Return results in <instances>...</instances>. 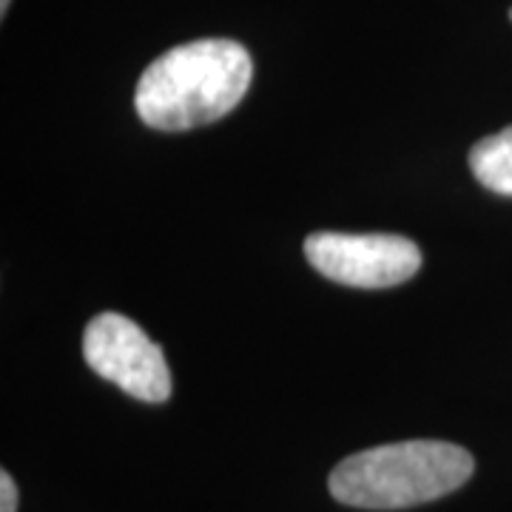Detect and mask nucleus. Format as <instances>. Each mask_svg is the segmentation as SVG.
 <instances>
[{
  "mask_svg": "<svg viewBox=\"0 0 512 512\" xmlns=\"http://www.w3.org/2000/svg\"><path fill=\"white\" fill-rule=\"evenodd\" d=\"M510 20H512V9H510Z\"/></svg>",
  "mask_w": 512,
  "mask_h": 512,
  "instance_id": "obj_8",
  "label": "nucleus"
},
{
  "mask_svg": "<svg viewBox=\"0 0 512 512\" xmlns=\"http://www.w3.org/2000/svg\"><path fill=\"white\" fill-rule=\"evenodd\" d=\"M305 256L322 276L362 291L402 285L421 268L419 245L399 234L319 231L305 239Z\"/></svg>",
  "mask_w": 512,
  "mask_h": 512,
  "instance_id": "obj_4",
  "label": "nucleus"
},
{
  "mask_svg": "<svg viewBox=\"0 0 512 512\" xmlns=\"http://www.w3.org/2000/svg\"><path fill=\"white\" fill-rule=\"evenodd\" d=\"M470 168L484 188L512 197V126L478 140L470 151Z\"/></svg>",
  "mask_w": 512,
  "mask_h": 512,
  "instance_id": "obj_5",
  "label": "nucleus"
},
{
  "mask_svg": "<svg viewBox=\"0 0 512 512\" xmlns=\"http://www.w3.org/2000/svg\"><path fill=\"white\" fill-rule=\"evenodd\" d=\"M9 3H12V0H0V12H3V15H6V9H9Z\"/></svg>",
  "mask_w": 512,
  "mask_h": 512,
  "instance_id": "obj_7",
  "label": "nucleus"
},
{
  "mask_svg": "<svg viewBox=\"0 0 512 512\" xmlns=\"http://www.w3.org/2000/svg\"><path fill=\"white\" fill-rule=\"evenodd\" d=\"M476 470L473 456L450 441H399L353 453L330 473V495L359 510H407L456 493Z\"/></svg>",
  "mask_w": 512,
  "mask_h": 512,
  "instance_id": "obj_2",
  "label": "nucleus"
},
{
  "mask_svg": "<svg viewBox=\"0 0 512 512\" xmlns=\"http://www.w3.org/2000/svg\"><path fill=\"white\" fill-rule=\"evenodd\" d=\"M251 74V55L237 40L208 37L183 43L143 72L134 89V109L157 131L208 126L237 109Z\"/></svg>",
  "mask_w": 512,
  "mask_h": 512,
  "instance_id": "obj_1",
  "label": "nucleus"
},
{
  "mask_svg": "<svg viewBox=\"0 0 512 512\" xmlns=\"http://www.w3.org/2000/svg\"><path fill=\"white\" fill-rule=\"evenodd\" d=\"M83 356L97 376L140 402L163 404L171 399V370L163 348L128 316L97 313L83 333Z\"/></svg>",
  "mask_w": 512,
  "mask_h": 512,
  "instance_id": "obj_3",
  "label": "nucleus"
},
{
  "mask_svg": "<svg viewBox=\"0 0 512 512\" xmlns=\"http://www.w3.org/2000/svg\"><path fill=\"white\" fill-rule=\"evenodd\" d=\"M18 510V487L12 476L3 470L0 473V512H15Z\"/></svg>",
  "mask_w": 512,
  "mask_h": 512,
  "instance_id": "obj_6",
  "label": "nucleus"
}]
</instances>
